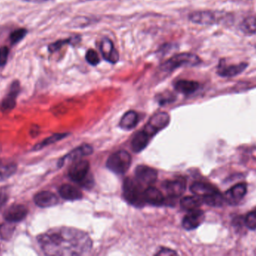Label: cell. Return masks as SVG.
<instances>
[{"label": "cell", "instance_id": "6da1fadb", "mask_svg": "<svg viewBox=\"0 0 256 256\" xmlns=\"http://www.w3.org/2000/svg\"><path fill=\"white\" fill-rule=\"evenodd\" d=\"M38 241L49 255H84L91 251L92 241L87 233L69 227L54 228L40 234Z\"/></svg>", "mask_w": 256, "mask_h": 256}, {"label": "cell", "instance_id": "7a4b0ae2", "mask_svg": "<svg viewBox=\"0 0 256 256\" xmlns=\"http://www.w3.org/2000/svg\"><path fill=\"white\" fill-rule=\"evenodd\" d=\"M202 60L196 54L182 53L176 54L160 66V69L165 72H172L182 67H194L201 64Z\"/></svg>", "mask_w": 256, "mask_h": 256}, {"label": "cell", "instance_id": "3957f363", "mask_svg": "<svg viewBox=\"0 0 256 256\" xmlns=\"http://www.w3.org/2000/svg\"><path fill=\"white\" fill-rule=\"evenodd\" d=\"M231 15L219 11H197L190 14L189 20L200 25H214L230 20Z\"/></svg>", "mask_w": 256, "mask_h": 256}, {"label": "cell", "instance_id": "277c9868", "mask_svg": "<svg viewBox=\"0 0 256 256\" xmlns=\"http://www.w3.org/2000/svg\"><path fill=\"white\" fill-rule=\"evenodd\" d=\"M144 191L142 190V185L136 180L127 178L123 184V195L124 199L129 204L137 207H143L146 204L144 197Z\"/></svg>", "mask_w": 256, "mask_h": 256}, {"label": "cell", "instance_id": "5b68a950", "mask_svg": "<svg viewBox=\"0 0 256 256\" xmlns=\"http://www.w3.org/2000/svg\"><path fill=\"white\" fill-rule=\"evenodd\" d=\"M131 164V156L126 150H120L110 156L106 167L116 174H122L129 169Z\"/></svg>", "mask_w": 256, "mask_h": 256}, {"label": "cell", "instance_id": "8992f818", "mask_svg": "<svg viewBox=\"0 0 256 256\" xmlns=\"http://www.w3.org/2000/svg\"><path fill=\"white\" fill-rule=\"evenodd\" d=\"M90 162L86 160L75 161L68 170V175L73 181L84 185L88 181L90 172Z\"/></svg>", "mask_w": 256, "mask_h": 256}, {"label": "cell", "instance_id": "52a82bcc", "mask_svg": "<svg viewBox=\"0 0 256 256\" xmlns=\"http://www.w3.org/2000/svg\"><path fill=\"white\" fill-rule=\"evenodd\" d=\"M170 117L167 113L160 112L154 114L149 120L146 126V131L150 137L158 133L159 131L162 130L166 127L170 123Z\"/></svg>", "mask_w": 256, "mask_h": 256}, {"label": "cell", "instance_id": "ba28073f", "mask_svg": "<svg viewBox=\"0 0 256 256\" xmlns=\"http://www.w3.org/2000/svg\"><path fill=\"white\" fill-rule=\"evenodd\" d=\"M20 92V84L18 81H14L10 84L7 95L2 102L0 108L2 112L8 113L14 108V107L16 106V98H18Z\"/></svg>", "mask_w": 256, "mask_h": 256}, {"label": "cell", "instance_id": "9c48e42d", "mask_svg": "<svg viewBox=\"0 0 256 256\" xmlns=\"http://www.w3.org/2000/svg\"><path fill=\"white\" fill-rule=\"evenodd\" d=\"M135 174L136 180L142 186H150L158 178V171L146 165H138L136 168Z\"/></svg>", "mask_w": 256, "mask_h": 256}, {"label": "cell", "instance_id": "30bf717a", "mask_svg": "<svg viewBox=\"0 0 256 256\" xmlns=\"http://www.w3.org/2000/svg\"><path fill=\"white\" fill-rule=\"evenodd\" d=\"M100 53L103 56L104 59L108 63L116 64L120 60V54L116 49L114 42L109 38L105 37L100 41Z\"/></svg>", "mask_w": 256, "mask_h": 256}, {"label": "cell", "instance_id": "8fae6325", "mask_svg": "<svg viewBox=\"0 0 256 256\" xmlns=\"http://www.w3.org/2000/svg\"><path fill=\"white\" fill-rule=\"evenodd\" d=\"M28 213V209L24 204H13L4 211L3 217L8 222L15 223L24 220Z\"/></svg>", "mask_w": 256, "mask_h": 256}, {"label": "cell", "instance_id": "7c38bea8", "mask_svg": "<svg viewBox=\"0 0 256 256\" xmlns=\"http://www.w3.org/2000/svg\"><path fill=\"white\" fill-rule=\"evenodd\" d=\"M248 67V63L243 62L236 65H225L224 60H220L218 67V75L222 78H232L242 74Z\"/></svg>", "mask_w": 256, "mask_h": 256}, {"label": "cell", "instance_id": "4fadbf2b", "mask_svg": "<svg viewBox=\"0 0 256 256\" xmlns=\"http://www.w3.org/2000/svg\"><path fill=\"white\" fill-rule=\"evenodd\" d=\"M204 220V213L202 210L196 209L190 210L182 221L184 228L188 231L196 229L202 224Z\"/></svg>", "mask_w": 256, "mask_h": 256}, {"label": "cell", "instance_id": "5bb4252c", "mask_svg": "<svg viewBox=\"0 0 256 256\" xmlns=\"http://www.w3.org/2000/svg\"><path fill=\"white\" fill-rule=\"evenodd\" d=\"M248 192V186L246 183H239L227 191L224 195L225 201L230 205H236L238 204L246 195Z\"/></svg>", "mask_w": 256, "mask_h": 256}, {"label": "cell", "instance_id": "9a60e30c", "mask_svg": "<svg viewBox=\"0 0 256 256\" xmlns=\"http://www.w3.org/2000/svg\"><path fill=\"white\" fill-rule=\"evenodd\" d=\"M164 189L170 197L180 196L186 189V180L183 177L166 180L164 183Z\"/></svg>", "mask_w": 256, "mask_h": 256}, {"label": "cell", "instance_id": "2e32d148", "mask_svg": "<svg viewBox=\"0 0 256 256\" xmlns=\"http://www.w3.org/2000/svg\"><path fill=\"white\" fill-rule=\"evenodd\" d=\"M34 201L38 207L42 208L54 207L58 203V198L55 194L49 191H42L34 196Z\"/></svg>", "mask_w": 256, "mask_h": 256}, {"label": "cell", "instance_id": "e0dca14e", "mask_svg": "<svg viewBox=\"0 0 256 256\" xmlns=\"http://www.w3.org/2000/svg\"><path fill=\"white\" fill-rule=\"evenodd\" d=\"M93 153V148L88 144L81 146L70 152L67 156L60 159L58 162V167H62L66 162H75L79 160L84 156H88Z\"/></svg>", "mask_w": 256, "mask_h": 256}, {"label": "cell", "instance_id": "ac0fdd59", "mask_svg": "<svg viewBox=\"0 0 256 256\" xmlns=\"http://www.w3.org/2000/svg\"><path fill=\"white\" fill-rule=\"evenodd\" d=\"M144 201L154 206H160L165 203V198L162 192L155 187L148 186L144 192Z\"/></svg>", "mask_w": 256, "mask_h": 256}, {"label": "cell", "instance_id": "d6986e66", "mask_svg": "<svg viewBox=\"0 0 256 256\" xmlns=\"http://www.w3.org/2000/svg\"><path fill=\"white\" fill-rule=\"evenodd\" d=\"M200 84L196 81L189 80H179L174 84L176 91L184 95H190L196 92L200 88Z\"/></svg>", "mask_w": 256, "mask_h": 256}, {"label": "cell", "instance_id": "ffe728a7", "mask_svg": "<svg viewBox=\"0 0 256 256\" xmlns=\"http://www.w3.org/2000/svg\"><path fill=\"white\" fill-rule=\"evenodd\" d=\"M150 138V135L144 130L136 134L135 136L132 138V142H131L132 150L135 153H140V152L142 151L148 144Z\"/></svg>", "mask_w": 256, "mask_h": 256}, {"label": "cell", "instance_id": "44dd1931", "mask_svg": "<svg viewBox=\"0 0 256 256\" xmlns=\"http://www.w3.org/2000/svg\"><path fill=\"white\" fill-rule=\"evenodd\" d=\"M58 192H60L62 198L68 200V201H76V200L81 199L82 197V194L80 190H79L75 186L69 184H64L62 186Z\"/></svg>", "mask_w": 256, "mask_h": 256}, {"label": "cell", "instance_id": "7402d4cb", "mask_svg": "<svg viewBox=\"0 0 256 256\" xmlns=\"http://www.w3.org/2000/svg\"><path fill=\"white\" fill-rule=\"evenodd\" d=\"M190 190L194 195L197 196L202 197L206 196L209 194L218 191V189L208 183H202V182H196L192 183L190 186Z\"/></svg>", "mask_w": 256, "mask_h": 256}, {"label": "cell", "instance_id": "603a6c76", "mask_svg": "<svg viewBox=\"0 0 256 256\" xmlns=\"http://www.w3.org/2000/svg\"><path fill=\"white\" fill-rule=\"evenodd\" d=\"M81 37L79 36H73V37L69 38L67 39H61V40L57 41V42H54L50 44L48 46V51L50 53H55L61 50L64 45H78L80 42Z\"/></svg>", "mask_w": 256, "mask_h": 256}, {"label": "cell", "instance_id": "cb8c5ba5", "mask_svg": "<svg viewBox=\"0 0 256 256\" xmlns=\"http://www.w3.org/2000/svg\"><path fill=\"white\" fill-rule=\"evenodd\" d=\"M138 121V114L135 111H128L126 113L121 121H120V127L124 130H131L136 127Z\"/></svg>", "mask_w": 256, "mask_h": 256}, {"label": "cell", "instance_id": "d4e9b609", "mask_svg": "<svg viewBox=\"0 0 256 256\" xmlns=\"http://www.w3.org/2000/svg\"><path fill=\"white\" fill-rule=\"evenodd\" d=\"M203 202L206 203L208 205L214 207H220L224 205L225 202V198L224 195L219 192V191L209 194L206 196L202 197Z\"/></svg>", "mask_w": 256, "mask_h": 256}, {"label": "cell", "instance_id": "484cf974", "mask_svg": "<svg viewBox=\"0 0 256 256\" xmlns=\"http://www.w3.org/2000/svg\"><path fill=\"white\" fill-rule=\"evenodd\" d=\"M203 200L200 196L184 197L180 201V206L184 210H192L198 209L202 204Z\"/></svg>", "mask_w": 256, "mask_h": 256}, {"label": "cell", "instance_id": "4316f807", "mask_svg": "<svg viewBox=\"0 0 256 256\" xmlns=\"http://www.w3.org/2000/svg\"><path fill=\"white\" fill-rule=\"evenodd\" d=\"M240 30L244 34L249 36H256V18L248 17L245 18L240 25Z\"/></svg>", "mask_w": 256, "mask_h": 256}, {"label": "cell", "instance_id": "83f0119b", "mask_svg": "<svg viewBox=\"0 0 256 256\" xmlns=\"http://www.w3.org/2000/svg\"><path fill=\"white\" fill-rule=\"evenodd\" d=\"M67 135L68 134L66 133L55 134V135H52V136L44 140V141H42V142L39 143V144H36V145L34 146V147H33L32 150L37 151V150H42V149L44 148V147H48V146L51 145V144H54V143L63 139V138L67 137Z\"/></svg>", "mask_w": 256, "mask_h": 256}, {"label": "cell", "instance_id": "f1b7e54d", "mask_svg": "<svg viewBox=\"0 0 256 256\" xmlns=\"http://www.w3.org/2000/svg\"><path fill=\"white\" fill-rule=\"evenodd\" d=\"M16 171L15 164H2L0 161V182L12 177Z\"/></svg>", "mask_w": 256, "mask_h": 256}, {"label": "cell", "instance_id": "f546056e", "mask_svg": "<svg viewBox=\"0 0 256 256\" xmlns=\"http://www.w3.org/2000/svg\"><path fill=\"white\" fill-rule=\"evenodd\" d=\"M27 34H28V30L25 28H20L14 30L9 36L10 45H15L19 43L26 36Z\"/></svg>", "mask_w": 256, "mask_h": 256}, {"label": "cell", "instance_id": "4dcf8cb0", "mask_svg": "<svg viewBox=\"0 0 256 256\" xmlns=\"http://www.w3.org/2000/svg\"><path fill=\"white\" fill-rule=\"evenodd\" d=\"M14 226L12 222H8V224H2L0 225V239H8L12 237L13 234Z\"/></svg>", "mask_w": 256, "mask_h": 256}, {"label": "cell", "instance_id": "1f68e13d", "mask_svg": "<svg viewBox=\"0 0 256 256\" xmlns=\"http://www.w3.org/2000/svg\"><path fill=\"white\" fill-rule=\"evenodd\" d=\"M86 60L88 64L92 66H97L100 63V58L97 51L94 49H88L86 54Z\"/></svg>", "mask_w": 256, "mask_h": 256}, {"label": "cell", "instance_id": "d6a6232c", "mask_svg": "<svg viewBox=\"0 0 256 256\" xmlns=\"http://www.w3.org/2000/svg\"><path fill=\"white\" fill-rule=\"evenodd\" d=\"M245 224L249 229H256V210H254L246 215Z\"/></svg>", "mask_w": 256, "mask_h": 256}, {"label": "cell", "instance_id": "836d02e7", "mask_svg": "<svg viewBox=\"0 0 256 256\" xmlns=\"http://www.w3.org/2000/svg\"><path fill=\"white\" fill-rule=\"evenodd\" d=\"M9 52L10 51L8 47L2 46L0 48V67L6 66L8 59Z\"/></svg>", "mask_w": 256, "mask_h": 256}, {"label": "cell", "instance_id": "e575fe53", "mask_svg": "<svg viewBox=\"0 0 256 256\" xmlns=\"http://www.w3.org/2000/svg\"><path fill=\"white\" fill-rule=\"evenodd\" d=\"M176 99V96L171 93H162L159 95L158 97V102L160 105H165V104L170 103Z\"/></svg>", "mask_w": 256, "mask_h": 256}, {"label": "cell", "instance_id": "d590c367", "mask_svg": "<svg viewBox=\"0 0 256 256\" xmlns=\"http://www.w3.org/2000/svg\"><path fill=\"white\" fill-rule=\"evenodd\" d=\"M8 196L4 192H0V210L4 207V204L7 202Z\"/></svg>", "mask_w": 256, "mask_h": 256}, {"label": "cell", "instance_id": "8d00e7d4", "mask_svg": "<svg viewBox=\"0 0 256 256\" xmlns=\"http://www.w3.org/2000/svg\"><path fill=\"white\" fill-rule=\"evenodd\" d=\"M156 255H177V252L171 250V249H164L160 251Z\"/></svg>", "mask_w": 256, "mask_h": 256}, {"label": "cell", "instance_id": "74e56055", "mask_svg": "<svg viewBox=\"0 0 256 256\" xmlns=\"http://www.w3.org/2000/svg\"><path fill=\"white\" fill-rule=\"evenodd\" d=\"M26 2H34V3H37V2L44 1V0H24Z\"/></svg>", "mask_w": 256, "mask_h": 256}]
</instances>
